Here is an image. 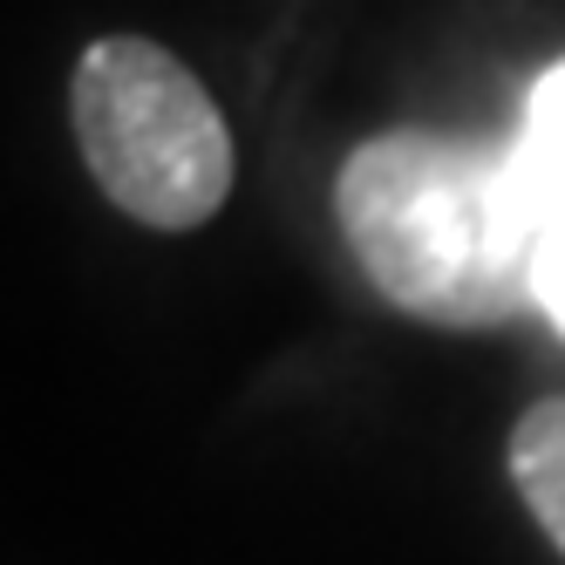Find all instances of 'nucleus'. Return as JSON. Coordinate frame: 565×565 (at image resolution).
Returning a JSON list of instances; mask_svg holds the SVG:
<instances>
[{"mask_svg":"<svg viewBox=\"0 0 565 565\" xmlns=\"http://www.w3.org/2000/svg\"><path fill=\"white\" fill-rule=\"evenodd\" d=\"M524 157L539 171L565 178V62H552L532 83V103H524Z\"/></svg>","mask_w":565,"mask_h":565,"instance_id":"39448f33","label":"nucleus"},{"mask_svg":"<svg viewBox=\"0 0 565 565\" xmlns=\"http://www.w3.org/2000/svg\"><path fill=\"white\" fill-rule=\"evenodd\" d=\"M504 463H511V483H518L524 511L539 518V532L565 558V395H545V402H532V409L518 416Z\"/></svg>","mask_w":565,"mask_h":565,"instance_id":"7ed1b4c3","label":"nucleus"},{"mask_svg":"<svg viewBox=\"0 0 565 565\" xmlns=\"http://www.w3.org/2000/svg\"><path fill=\"white\" fill-rule=\"evenodd\" d=\"M68 124L103 198L150 232H191L232 198V124L164 42H89L68 75Z\"/></svg>","mask_w":565,"mask_h":565,"instance_id":"f03ea898","label":"nucleus"},{"mask_svg":"<svg viewBox=\"0 0 565 565\" xmlns=\"http://www.w3.org/2000/svg\"><path fill=\"white\" fill-rule=\"evenodd\" d=\"M334 212L375 294L429 328H498L532 307L539 184L518 143L382 130L341 164Z\"/></svg>","mask_w":565,"mask_h":565,"instance_id":"f257e3e1","label":"nucleus"},{"mask_svg":"<svg viewBox=\"0 0 565 565\" xmlns=\"http://www.w3.org/2000/svg\"><path fill=\"white\" fill-rule=\"evenodd\" d=\"M524 150V143H518ZM532 164V157H524ZM532 184H539V225H532V307L565 334V178L539 171L532 164Z\"/></svg>","mask_w":565,"mask_h":565,"instance_id":"20e7f679","label":"nucleus"}]
</instances>
